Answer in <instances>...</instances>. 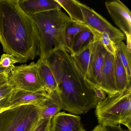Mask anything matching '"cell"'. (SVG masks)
Listing matches in <instances>:
<instances>
[{
    "label": "cell",
    "mask_w": 131,
    "mask_h": 131,
    "mask_svg": "<svg viewBox=\"0 0 131 131\" xmlns=\"http://www.w3.org/2000/svg\"><path fill=\"white\" fill-rule=\"evenodd\" d=\"M43 59L58 84L63 109L79 115L95 108L98 102L93 87L65 48L57 50Z\"/></svg>",
    "instance_id": "6da1fadb"
},
{
    "label": "cell",
    "mask_w": 131,
    "mask_h": 131,
    "mask_svg": "<svg viewBox=\"0 0 131 131\" xmlns=\"http://www.w3.org/2000/svg\"><path fill=\"white\" fill-rule=\"evenodd\" d=\"M0 43L5 53L20 63L39 56L36 24L20 8L17 0H0Z\"/></svg>",
    "instance_id": "7a4b0ae2"
},
{
    "label": "cell",
    "mask_w": 131,
    "mask_h": 131,
    "mask_svg": "<svg viewBox=\"0 0 131 131\" xmlns=\"http://www.w3.org/2000/svg\"><path fill=\"white\" fill-rule=\"evenodd\" d=\"M32 18L36 24L39 42L40 58L45 59L62 47L67 52L65 32L67 27L72 22L61 9L37 14Z\"/></svg>",
    "instance_id": "3957f363"
},
{
    "label": "cell",
    "mask_w": 131,
    "mask_h": 131,
    "mask_svg": "<svg viewBox=\"0 0 131 131\" xmlns=\"http://www.w3.org/2000/svg\"><path fill=\"white\" fill-rule=\"evenodd\" d=\"M95 114L99 125H122L131 131V87L98 102Z\"/></svg>",
    "instance_id": "277c9868"
},
{
    "label": "cell",
    "mask_w": 131,
    "mask_h": 131,
    "mask_svg": "<svg viewBox=\"0 0 131 131\" xmlns=\"http://www.w3.org/2000/svg\"><path fill=\"white\" fill-rule=\"evenodd\" d=\"M41 107L24 105L0 113V131H33L40 119Z\"/></svg>",
    "instance_id": "5b68a950"
},
{
    "label": "cell",
    "mask_w": 131,
    "mask_h": 131,
    "mask_svg": "<svg viewBox=\"0 0 131 131\" xmlns=\"http://www.w3.org/2000/svg\"><path fill=\"white\" fill-rule=\"evenodd\" d=\"M8 83L16 89L32 92L45 90L34 62L29 65L15 66L8 76Z\"/></svg>",
    "instance_id": "8992f818"
},
{
    "label": "cell",
    "mask_w": 131,
    "mask_h": 131,
    "mask_svg": "<svg viewBox=\"0 0 131 131\" xmlns=\"http://www.w3.org/2000/svg\"><path fill=\"white\" fill-rule=\"evenodd\" d=\"M82 9L84 23L82 24L89 29L107 34L115 44L126 39L125 34L85 4L76 1Z\"/></svg>",
    "instance_id": "52a82bcc"
},
{
    "label": "cell",
    "mask_w": 131,
    "mask_h": 131,
    "mask_svg": "<svg viewBox=\"0 0 131 131\" xmlns=\"http://www.w3.org/2000/svg\"><path fill=\"white\" fill-rule=\"evenodd\" d=\"M106 50L99 39L93 35L90 60L85 79L92 86L100 89L101 77Z\"/></svg>",
    "instance_id": "ba28073f"
},
{
    "label": "cell",
    "mask_w": 131,
    "mask_h": 131,
    "mask_svg": "<svg viewBox=\"0 0 131 131\" xmlns=\"http://www.w3.org/2000/svg\"><path fill=\"white\" fill-rule=\"evenodd\" d=\"M49 94L45 90L36 92L13 89L5 99L0 102V107L8 109L24 105L42 107Z\"/></svg>",
    "instance_id": "9c48e42d"
},
{
    "label": "cell",
    "mask_w": 131,
    "mask_h": 131,
    "mask_svg": "<svg viewBox=\"0 0 131 131\" xmlns=\"http://www.w3.org/2000/svg\"><path fill=\"white\" fill-rule=\"evenodd\" d=\"M106 7L115 24L125 37L131 36V13L119 0L106 2Z\"/></svg>",
    "instance_id": "30bf717a"
},
{
    "label": "cell",
    "mask_w": 131,
    "mask_h": 131,
    "mask_svg": "<svg viewBox=\"0 0 131 131\" xmlns=\"http://www.w3.org/2000/svg\"><path fill=\"white\" fill-rule=\"evenodd\" d=\"M83 126L79 116L59 112L51 119L50 131H81Z\"/></svg>",
    "instance_id": "8fae6325"
},
{
    "label": "cell",
    "mask_w": 131,
    "mask_h": 131,
    "mask_svg": "<svg viewBox=\"0 0 131 131\" xmlns=\"http://www.w3.org/2000/svg\"><path fill=\"white\" fill-rule=\"evenodd\" d=\"M114 60L115 56L106 51L100 89L108 95H114L118 92L116 84Z\"/></svg>",
    "instance_id": "7c38bea8"
},
{
    "label": "cell",
    "mask_w": 131,
    "mask_h": 131,
    "mask_svg": "<svg viewBox=\"0 0 131 131\" xmlns=\"http://www.w3.org/2000/svg\"><path fill=\"white\" fill-rule=\"evenodd\" d=\"M21 9L29 16L49 10L61 9L56 0H17Z\"/></svg>",
    "instance_id": "4fadbf2b"
},
{
    "label": "cell",
    "mask_w": 131,
    "mask_h": 131,
    "mask_svg": "<svg viewBox=\"0 0 131 131\" xmlns=\"http://www.w3.org/2000/svg\"><path fill=\"white\" fill-rule=\"evenodd\" d=\"M48 94L49 97L41 107L40 119L52 118L63 109L62 103L58 89Z\"/></svg>",
    "instance_id": "5bb4252c"
},
{
    "label": "cell",
    "mask_w": 131,
    "mask_h": 131,
    "mask_svg": "<svg viewBox=\"0 0 131 131\" xmlns=\"http://www.w3.org/2000/svg\"><path fill=\"white\" fill-rule=\"evenodd\" d=\"M36 63L45 90L49 93L57 89L58 85L55 77L45 60L40 58Z\"/></svg>",
    "instance_id": "9a60e30c"
},
{
    "label": "cell",
    "mask_w": 131,
    "mask_h": 131,
    "mask_svg": "<svg viewBox=\"0 0 131 131\" xmlns=\"http://www.w3.org/2000/svg\"><path fill=\"white\" fill-rule=\"evenodd\" d=\"M114 64L116 84L118 92L121 93L131 87V81L129 80L126 70L116 52Z\"/></svg>",
    "instance_id": "2e32d148"
},
{
    "label": "cell",
    "mask_w": 131,
    "mask_h": 131,
    "mask_svg": "<svg viewBox=\"0 0 131 131\" xmlns=\"http://www.w3.org/2000/svg\"><path fill=\"white\" fill-rule=\"evenodd\" d=\"M93 41V40L90 42L88 44L78 52L70 54L85 77L87 75L88 72Z\"/></svg>",
    "instance_id": "e0dca14e"
},
{
    "label": "cell",
    "mask_w": 131,
    "mask_h": 131,
    "mask_svg": "<svg viewBox=\"0 0 131 131\" xmlns=\"http://www.w3.org/2000/svg\"><path fill=\"white\" fill-rule=\"evenodd\" d=\"M69 15L71 21L78 24H83L82 11L76 0H56Z\"/></svg>",
    "instance_id": "ac0fdd59"
},
{
    "label": "cell",
    "mask_w": 131,
    "mask_h": 131,
    "mask_svg": "<svg viewBox=\"0 0 131 131\" xmlns=\"http://www.w3.org/2000/svg\"><path fill=\"white\" fill-rule=\"evenodd\" d=\"M90 30L83 24L72 22L67 27L65 32V40L67 52L71 53L73 42L78 34L83 31Z\"/></svg>",
    "instance_id": "d6986e66"
},
{
    "label": "cell",
    "mask_w": 131,
    "mask_h": 131,
    "mask_svg": "<svg viewBox=\"0 0 131 131\" xmlns=\"http://www.w3.org/2000/svg\"><path fill=\"white\" fill-rule=\"evenodd\" d=\"M116 53L126 70L129 80L131 81V51L123 41L116 44Z\"/></svg>",
    "instance_id": "ffe728a7"
},
{
    "label": "cell",
    "mask_w": 131,
    "mask_h": 131,
    "mask_svg": "<svg viewBox=\"0 0 131 131\" xmlns=\"http://www.w3.org/2000/svg\"><path fill=\"white\" fill-rule=\"evenodd\" d=\"M93 39V34L90 31L86 30L80 32L73 42L70 54L75 53L79 51Z\"/></svg>",
    "instance_id": "44dd1931"
},
{
    "label": "cell",
    "mask_w": 131,
    "mask_h": 131,
    "mask_svg": "<svg viewBox=\"0 0 131 131\" xmlns=\"http://www.w3.org/2000/svg\"><path fill=\"white\" fill-rule=\"evenodd\" d=\"M17 63L19 62L14 57L4 53L0 59V73L9 76L15 67L14 64Z\"/></svg>",
    "instance_id": "7402d4cb"
},
{
    "label": "cell",
    "mask_w": 131,
    "mask_h": 131,
    "mask_svg": "<svg viewBox=\"0 0 131 131\" xmlns=\"http://www.w3.org/2000/svg\"><path fill=\"white\" fill-rule=\"evenodd\" d=\"M89 30L93 35L99 39L106 51L115 56L116 52V46L111 40L109 36L105 33L99 32L92 30Z\"/></svg>",
    "instance_id": "603a6c76"
},
{
    "label": "cell",
    "mask_w": 131,
    "mask_h": 131,
    "mask_svg": "<svg viewBox=\"0 0 131 131\" xmlns=\"http://www.w3.org/2000/svg\"><path fill=\"white\" fill-rule=\"evenodd\" d=\"M52 118L40 119L33 131H50Z\"/></svg>",
    "instance_id": "cb8c5ba5"
},
{
    "label": "cell",
    "mask_w": 131,
    "mask_h": 131,
    "mask_svg": "<svg viewBox=\"0 0 131 131\" xmlns=\"http://www.w3.org/2000/svg\"><path fill=\"white\" fill-rule=\"evenodd\" d=\"M13 90V86L8 83L0 86V102L7 97Z\"/></svg>",
    "instance_id": "d4e9b609"
},
{
    "label": "cell",
    "mask_w": 131,
    "mask_h": 131,
    "mask_svg": "<svg viewBox=\"0 0 131 131\" xmlns=\"http://www.w3.org/2000/svg\"><path fill=\"white\" fill-rule=\"evenodd\" d=\"M93 89L98 103L103 101L106 99V93L102 90L96 87H93Z\"/></svg>",
    "instance_id": "484cf974"
},
{
    "label": "cell",
    "mask_w": 131,
    "mask_h": 131,
    "mask_svg": "<svg viewBox=\"0 0 131 131\" xmlns=\"http://www.w3.org/2000/svg\"><path fill=\"white\" fill-rule=\"evenodd\" d=\"M103 131H127L126 130L123 129L120 125L103 126Z\"/></svg>",
    "instance_id": "4316f807"
},
{
    "label": "cell",
    "mask_w": 131,
    "mask_h": 131,
    "mask_svg": "<svg viewBox=\"0 0 131 131\" xmlns=\"http://www.w3.org/2000/svg\"><path fill=\"white\" fill-rule=\"evenodd\" d=\"M8 76L6 74L0 73V86L8 83Z\"/></svg>",
    "instance_id": "83f0119b"
},
{
    "label": "cell",
    "mask_w": 131,
    "mask_h": 131,
    "mask_svg": "<svg viewBox=\"0 0 131 131\" xmlns=\"http://www.w3.org/2000/svg\"><path fill=\"white\" fill-rule=\"evenodd\" d=\"M92 131H103V126L100 125L96 126Z\"/></svg>",
    "instance_id": "f1b7e54d"
},
{
    "label": "cell",
    "mask_w": 131,
    "mask_h": 131,
    "mask_svg": "<svg viewBox=\"0 0 131 131\" xmlns=\"http://www.w3.org/2000/svg\"><path fill=\"white\" fill-rule=\"evenodd\" d=\"M7 109L3 108H1L0 107V113L2 112H3L4 110H6Z\"/></svg>",
    "instance_id": "f546056e"
},
{
    "label": "cell",
    "mask_w": 131,
    "mask_h": 131,
    "mask_svg": "<svg viewBox=\"0 0 131 131\" xmlns=\"http://www.w3.org/2000/svg\"><path fill=\"white\" fill-rule=\"evenodd\" d=\"M81 131H86L85 130V129H83Z\"/></svg>",
    "instance_id": "4dcf8cb0"
}]
</instances>
